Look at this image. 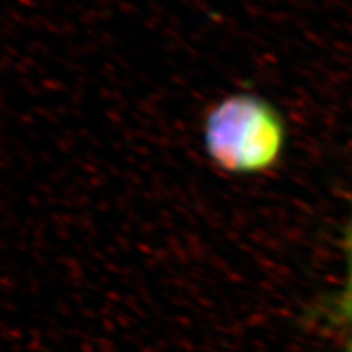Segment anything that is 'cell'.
Masks as SVG:
<instances>
[{"label": "cell", "instance_id": "cell-1", "mask_svg": "<svg viewBox=\"0 0 352 352\" xmlns=\"http://www.w3.org/2000/svg\"><path fill=\"white\" fill-rule=\"evenodd\" d=\"M203 138L208 157L220 169L256 173L279 160L285 146V125L266 98L238 93L208 110Z\"/></svg>", "mask_w": 352, "mask_h": 352}, {"label": "cell", "instance_id": "cell-2", "mask_svg": "<svg viewBox=\"0 0 352 352\" xmlns=\"http://www.w3.org/2000/svg\"><path fill=\"white\" fill-rule=\"evenodd\" d=\"M351 266H349V278L346 283V289L340 300V314L352 320V236H351Z\"/></svg>", "mask_w": 352, "mask_h": 352}]
</instances>
